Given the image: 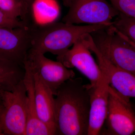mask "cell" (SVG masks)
I'll list each match as a JSON object with an SVG mask.
<instances>
[{
    "instance_id": "20",
    "label": "cell",
    "mask_w": 135,
    "mask_h": 135,
    "mask_svg": "<svg viewBox=\"0 0 135 135\" xmlns=\"http://www.w3.org/2000/svg\"><path fill=\"white\" fill-rule=\"evenodd\" d=\"M117 32L118 34H119L120 36H121L122 38H123V39H125V40H126L131 45L133 46V47H134L135 49V43L134 42H133L130 39L128 38L127 36H125V35H124L123 33H122L118 31H117Z\"/></svg>"
},
{
    "instance_id": "1",
    "label": "cell",
    "mask_w": 135,
    "mask_h": 135,
    "mask_svg": "<svg viewBox=\"0 0 135 135\" xmlns=\"http://www.w3.org/2000/svg\"><path fill=\"white\" fill-rule=\"evenodd\" d=\"M55 98V135H88L90 107V86L82 78L63 83Z\"/></svg>"
},
{
    "instance_id": "21",
    "label": "cell",
    "mask_w": 135,
    "mask_h": 135,
    "mask_svg": "<svg viewBox=\"0 0 135 135\" xmlns=\"http://www.w3.org/2000/svg\"><path fill=\"white\" fill-rule=\"evenodd\" d=\"M64 5L67 7H69L70 6L71 0H62Z\"/></svg>"
},
{
    "instance_id": "4",
    "label": "cell",
    "mask_w": 135,
    "mask_h": 135,
    "mask_svg": "<svg viewBox=\"0 0 135 135\" xmlns=\"http://www.w3.org/2000/svg\"><path fill=\"white\" fill-rule=\"evenodd\" d=\"M91 35L98 48L109 62L135 75V49L117 33L112 25Z\"/></svg>"
},
{
    "instance_id": "9",
    "label": "cell",
    "mask_w": 135,
    "mask_h": 135,
    "mask_svg": "<svg viewBox=\"0 0 135 135\" xmlns=\"http://www.w3.org/2000/svg\"><path fill=\"white\" fill-rule=\"evenodd\" d=\"M90 51L81 38L62 55L57 56V60L68 68H75L89 80L93 88L101 80L102 72L91 55Z\"/></svg>"
},
{
    "instance_id": "8",
    "label": "cell",
    "mask_w": 135,
    "mask_h": 135,
    "mask_svg": "<svg viewBox=\"0 0 135 135\" xmlns=\"http://www.w3.org/2000/svg\"><path fill=\"white\" fill-rule=\"evenodd\" d=\"M32 46L30 26L13 29L0 27V59L24 67V62Z\"/></svg>"
},
{
    "instance_id": "19",
    "label": "cell",
    "mask_w": 135,
    "mask_h": 135,
    "mask_svg": "<svg viewBox=\"0 0 135 135\" xmlns=\"http://www.w3.org/2000/svg\"><path fill=\"white\" fill-rule=\"evenodd\" d=\"M22 3L23 10V16L22 20L27 21L30 18V11L34 0H20Z\"/></svg>"
},
{
    "instance_id": "22",
    "label": "cell",
    "mask_w": 135,
    "mask_h": 135,
    "mask_svg": "<svg viewBox=\"0 0 135 135\" xmlns=\"http://www.w3.org/2000/svg\"><path fill=\"white\" fill-rule=\"evenodd\" d=\"M0 135H3L2 133V131L1 128V126H0Z\"/></svg>"
},
{
    "instance_id": "18",
    "label": "cell",
    "mask_w": 135,
    "mask_h": 135,
    "mask_svg": "<svg viewBox=\"0 0 135 135\" xmlns=\"http://www.w3.org/2000/svg\"><path fill=\"white\" fill-rule=\"evenodd\" d=\"M28 26L23 21L11 17L0 10V27L15 28Z\"/></svg>"
},
{
    "instance_id": "2",
    "label": "cell",
    "mask_w": 135,
    "mask_h": 135,
    "mask_svg": "<svg viewBox=\"0 0 135 135\" xmlns=\"http://www.w3.org/2000/svg\"><path fill=\"white\" fill-rule=\"evenodd\" d=\"M112 25H78L62 22L42 25H29L32 31V48L42 54L62 55L86 34H92L108 28Z\"/></svg>"
},
{
    "instance_id": "16",
    "label": "cell",
    "mask_w": 135,
    "mask_h": 135,
    "mask_svg": "<svg viewBox=\"0 0 135 135\" xmlns=\"http://www.w3.org/2000/svg\"><path fill=\"white\" fill-rule=\"evenodd\" d=\"M0 10L11 17L23 18V10L20 0H0Z\"/></svg>"
},
{
    "instance_id": "6",
    "label": "cell",
    "mask_w": 135,
    "mask_h": 135,
    "mask_svg": "<svg viewBox=\"0 0 135 135\" xmlns=\"http://www.w3.org/2000/svg\"><path fill=\"white\" fill-rule=\"evenodd\" d=\"M135 109L129 99L121 95L110 85L104 134L130 135L134 133Z\"/></svg>"
},
{
    "instance_id": "5",
    "label": "cell",
    "mask_w": 135,
    "mask_h": 135,
    "mask_svg": "<svg viewBox=\"0 0 135 135\" xmlns=\"http://www.w3.org/2000/svg\"><path fill=\"white\" fill-rule=\"evenodd\" d=\"M62 22L70 24L112 25L119 12L107 0H71Z\"/></svg>"
},
{
    "instance_id": "7",
    "label": "cell",
    "mask_w": 135,
    "mask_h": 135,
    "mask_svg": "<svg viewBox=\"0 0 135 135\" xmlns=\"http://www.w3.org/2000/svg\"><path fill=\"white\" fill-rule=\"evenodd\" d=\"M44 55L31 48L24 62L29 66L32 71L40 75L55 96L60 86L66 81L74 78L75 73L62 63L49 59Z\"/></svg>"
},
{
    "instance_id": "15",
    "label": "cell",
    "mask_w": 135,
    "mask_h": 135,
    "mask_svg": "<svg viewBox=\"0 0 135 135\" xmlns=\"http://www.w3.org/2000/svg\"><path fill=\"white\" fill-rule=\"evenodd\" d=\"M112 25L135 43V18L119 13Z\"/></svg>"
},
{
    "instance_id": "17",
    "label": "cell",
    "mask_w": 135,
    "mask_h": 135,
    "mask_svg": "<svg viewBox=\"0 0 135 135\" xmlns=\"http://www.w3.org/2000/svg\"><path fill=\"white\" fill-rule=\"evenodd\" d=\"M112 4L119 13L135 18V0H112Z\"/></svg>"
},
{
    "instance_id": "10",
    "label": "cell",
    "mask_w": 135,
    "mask_h": 135,
    "mask_svg": "<svg viewBox=\"0 0 135 135\" xmlns=\"http://www.w3.org/2000/svg\"><path fill=\"white\" fill-rule=\"evenodd\" d=\"M110 87L109 79L103 72L98 84L93 88L90 86V107L88 135H98L101 133L107 115Z\"/></svg>"
},
{
    "instance_id": "3",
    "label": "cell",
    "mask_w": 135,
    "mask_h": 135,
    "mask_svg": "<svg viewBox=\"0 0 135 135\" xmlns=\"http://www.w3.org/2000/svg\"><path fill=\"white\" fill-rule=\"evenodd\" d=\"M26 103L23 79L12 91H0V126L3 135H25Z\"/></svg>"
},
{
    "instance_id": "12",
    "label": "cell",
    "mask_w": 135,
    "mask_h": 135,
    "mask_svg": "<svg viewBox=\"0 0 135 135\" xmlns=\"http://www.w3.org/2000/svg\"><path fill=\"white\" fill-rule=\"evenodd\" d=\"M23 79L27 93V122L25 135H55L54 132L40 119L36 112L35 99L33 75L26 63H24Z\"/></svg>"
},
{
    "instance_id": "13",
    "label": "cell",
    "mask_w": 135,
    "mask_h": 135,
    "mask_svg": "<svg viewBox=\"0 0 135 135\" xmlns=\"http://www.w3.org/2000/svg\"><path fill=\"white\" fill-rule=\"evenodd\" d=\"M31 71L33 75L35 99L38 117L53 131L55 135L54 95L40 75L37 73Z\"/></svg>"
},
{
    "instance_id": "14",
    "label": "cell",
    "mask_w": 135,
    "mask_h": 135,
    "mask_svg": "<svg viewBox=\"0 0 135 135\" xmlns=\"http://www.w3.org/2000/svg\"><path fill=\"white\" fill-rule=\"evenodd\" d=\"M24 67L17 63L0 59V91H12L23 79Z\"/></svg>"
},
{
    "instance_id": "11",
    "label": "cell",
    "mask_w": 135,
    "mask_h": 135,
    "mask_svg": "<svg viewBox=\"0 0 135 135\" xmlns=\"http://www.w3.org/2000/svg\"><path fill=\"white\" fill-rule=\"evenodd\" d=\"M91 51L96 56L101 71L107 75L110 86L125 97L135 98V75L112 64L95 45L92 46Z\"/></svg>"
}]
</instances>
